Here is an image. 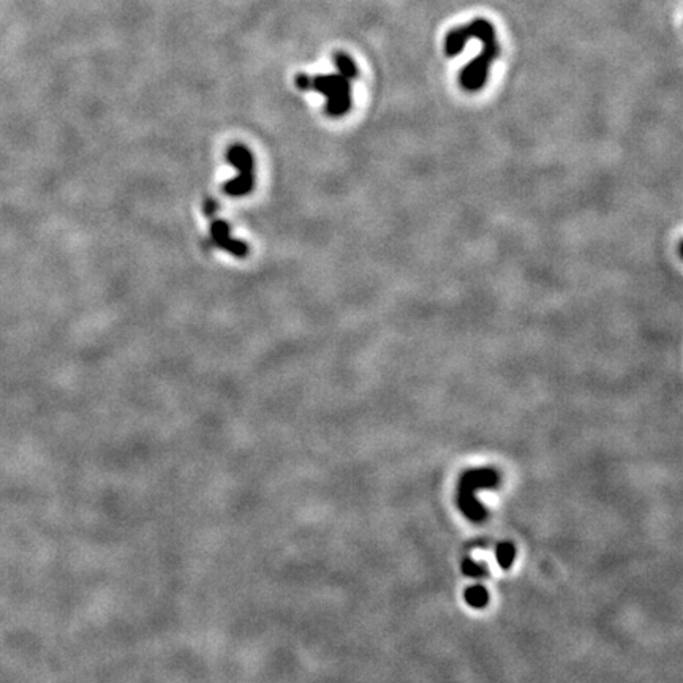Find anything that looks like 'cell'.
Masks as SVG:
<instances>
[{"instance_id":"1","label":"cell","mask_w":683,"mask_h":683,"mask_svg":"<svg viewBox=\"0 0 683 683\" xmlns=\"http://www.w3.org/2000/svg\"><path fill=\"white\" fill-rule=\"evenodd\" d=\"M296 86L301 91H315L326 97V111L331 116H343L352 106V91H350V80L340 73L296 76Z\"/></svg>"},{"instance_id":"2","label":"cell","mask_w":683,"mask_h":683,"mask_svg":"<svg viewBox=\"0 0 683 683\" xmlns=\"http://www.w3.org/2000/svg\"><path fill=\"white\" fill-rule=\"evenodd\" d=\"M227 158L230 160V163L234 166V168L239 171V174L236 176V179L230 181L227 186L223 187L225 193H228L230 197H243L250 192L255 177H253V157L250 151L243 146H233L227 153Z\"/></svg>"},{"instance_id":"3","label":"cell","mask_w":683,"mask_h":683,"mask_svg":"<svg viewBox=\"0 0 683 683\" xmlns=\"http://www.w3.org/2000/svg\"><path fill=\"white\" fill-rule=\"evenodd\" d=\"M498 54H500V46H498L497 40H490L483 43V51H481V54L476 59H473V61L462 70L460 73L462 86L465 87L467 91H472V92L479 91V89L484 86L490 65L498 57Z\"/></svg>"},{"instance_id":"4","label":"cell","mask_w":683,"mask_h":683,"mask_svg":"<svg viewBox=\"0 0 683 683\" xmlns=\"http://www.w3.org/2000/svg\"><path fill=\"white\" fill-rule=\"evenodd\" d=\"M211 236H212V242L220 248H223V250H228L230 253L236 255V257H246L247 255V246L241 241H236L234 237H231L230 225L227 222L223 220L212 222Z\"/></svg>"},{"instance_id":"5","label":"cell","mask_w":683,"mask_h":683,"mask_svg":"<svg viewBox=\"0 0 683 683\" xmlns=\"http://www.w3.org/2000/svg\"><path fill=\"white\" fill-rule=\"evenodd\" d=\"M468 40H470V35H468L467 31V24L465 26L456 27L446 35V40H444V51H446V54L449 57L460 54Z\"/></svg>"},{"instance_id":"6","label":"cell","mask_w":683,"mask_h":683,"mask_svg":"<svg viewBox=\"0 0 683 683\" xmlns=\"http://www.w3.org/2000/svg\"><path fill=\"white\" fill-rule=\"evenodd\" d=\"M334 62H336V67L338 70V73L345 76V78L354 80L356 76H358V67H356L353 59L350 57L348 54H345V52H337V54L334 56Z\"/></svg>"},{"instance_id":"7","label":"cell","mask_w":683,"mask_h":683,"mask_svg":"<svg viewBox=\"0 0 683 683\" xmlns=\"http://www.w3.org/2000/svg\"><path fill=\"white\" fill-rule=\"evenodd\" d=\"M486 592L479 587H474V589L467 592V601L473 606H483L486 603Z\"/></svg>"},{"instance_id":"8","label":"cell","mask_w":683,"mask_h":683,"mask_svg":"<svg viewBox=\"0 0 683 683\" xmlns=\"http://www.w3.org/2000/svg\"><path fill=\"white\" fill-rule=\"evenodd\" d=\"M498 557H500L502 565L508 566L511 563V558H513V548L509 544H503L500 550H498Z\"/></svg>"}]
</instances>
